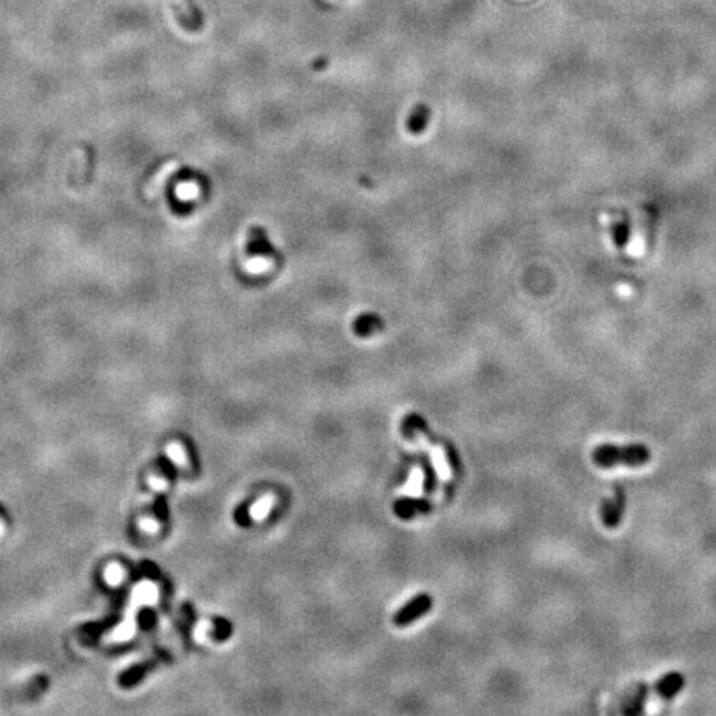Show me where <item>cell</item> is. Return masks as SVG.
I'll return each mask as SVG.
<instances>
[{
    "label": "cell",
    "mask_w": 716,
    "mask_h": 716,
    "mask_svg": "<svg viewBox=\"0 0 716 716\" xmlns=\"http://www.w3.org/2000/svg\"><path fill=\"white\" fill-rule=\"evenodd\" d=\"M247 254L252 257H277V249L269 239L267 230L261 225H252L247 237Z\"/></svg>",
    "instance_id": "obj_2"
},
{
    "label": "cell",
    "mask_w": 716,
    "mask_h": 716,
    "mask_svg": "<svg viewBox=\"0 0 716 716\" xmlns=\"http://www.w3.org/2000/svg\"><path fill=\"white\" fill-rule=\"evenodd\" d=\"M423 484H425V473L421 469H415L411 473L408 483L403 488V494L408 498H420L423 494Z\"/></svg>",
    "instance_id": "obj_10"
},
{
    "label": "cell",
    "mask_w": 716,
    "mask_h": 716,
    "mask_svg": "<svg viewBox=\"0 0 716 716\" xmlns=\"http://www.w3.org/2000/svg\"><path fill=\"white\" fill-rule=\"evenodd\" d=\"M624 511H625V493L622 491L620 488H617L615 496L612 499H607V501H604V504H602L600 516L604 526L609 529H615L622 521Z\"/></svg>",
    "instance_id": "obj_3"
},
{
    "label": "cell",
    "mask_w": 716,
    "mask_h": 716,
    "mask_svg": "<svg viewBox=\"0 0 716 716\" xmlns=\"http://www.w3.org/2000/svg\"><path fill=\"white\" fill-rule=\"evenodd\" d=\"M381 327H384V320H381L380 315L370 312L362 313V315H358L355 318V322H353V328H355V332L362 337L371 335V333L379 332Z\"/></svg>",
    "instance_id": "obj_6"
},
{
    "label": "cell",
    "mask_w": 716,
    "mask_h": 716,
    "mask_svg": "<svg viewBox=\"0 0 716 716\" xmlns=\"http://www.w3.org/2000/svg\"><path fill=\"white\" fill-rule=\"evenodd\" d=\"M610 233H612V239H614L615 246L619 249H625V246L629 244V239H630L629 220H627L625 218H622L619 220H615V223H612Z\"/></svg>",
    "instance_id": "obj_9"
},
{
    "label": "cell",
    "mask_w": 716,
    "mask_h": 716,
    "mask_svg": "<svg viewBox=\"0 0 716 716\" xmlns=\"http://www.w3.org/2000/svg\"><path fill=\"white\" fill-rule=\"evenodd\" d=\"M647 713H656V711H660V700H651L649 701V705H647V708H645Z\"/></svg>",
    "instance_id": "obj_12"
},
{
    "label": "cell",
    "mask_w": 716,
    "mask_h": 716,
    "mask_svg": "<svg viewBox=\"0 0 716 716\" xmlns=\"http://www.w3.org/2000/svg\"><path fill=\"white\" fill-rule=\"evenodd\" d=\"M430 454H431V461H433L435 471H436V474H438V478L443 483L449 481L451 468L448 464V459H446V456H444L443 448H440V446H430Z\"/></svg>",
    "instance_id": "obj_7"
},
{
    "label": "cell",
    "mask_w": 716,
    "mask_h": 716,
    "mask_svg": "<svg viewBox=\"0 0 716 716\" xmlns=\"http://www.w3.org/2000/svg\"><path fill=\"white\" fill-rule=\"evenodd\" d=\"M683 683H685V680L680 673H670V675H666L664 680H660L656 690H659V693L664 696V698H670V696L678 693L681 686H683Z\"/></svg>",
    "instance_id": "obj_8"
},
{
    "label": "cell",
    "mask_w": 716,
    "mask_h": 716,
    "mask_svg": "<svg viewBox=\"0 0 716 716\" xmlns=\"http://www.w3.org/2000/svg\"><path fill=\"white\" fill-rule=\"evenodd\" d=\"M650 449L645 444H600L592 451L593 463L600 468H614V466H644L650 461Z\"/></svg>",
    "instance_id": "obj_1"
},
{
    "label": "cell",
    "mask_w": 716,
    "mask_h": 716,
    "mask_svg": "<svg viewBox=\"0 0 716 716\" xmlns=\"http://www.w3.org/2000/svg\"><path fill=\"white\" fill-rule=\"evenodd\" d=\"M274 498L272 496H264L259 499V501L251 508V518L254 521H262V519L267 518V514L271 513L272 509Z\"/></svg>",
    "instance_id": "obj_11"
},
{
    "label": "cell",
    "mask_w": 716,
    "mask_h": 716,
    "mask_svg": "<svg viewBox=\"0 0 716 716\" xmlns=\"http://www.w3.org/2000/svg\"><path fill=\"white\" fill-rule=\"evenodd\" d=\"M430 118H431V108L426 105V103H418V105L411 110L408 121H406V126H408V130L413 135H421L426 128H428Z\"/></svg>",
    "instance_id": "obj_4"
},
{
    "label": "cell",
    "mask_w": 716,
    "mask_h": 716,
    "mask_svg": "<svg viewBox=\"0 0 716 716\" xmlns=\"http://www.w3.org/2000/svg\"><path fill=\"white\" fill-rule=\"evenodd\" d=\"M428 607H430L428 595H420L418 599H415L413 602H410V604L406 605L405 609L401 610L398 615H396L395 622L398 625L408 624L410 620H415L416 617H420L421 614H425V612L428 610Z\"/></svg>",
    "instance_id": "obj_5"
}]
</instances>
